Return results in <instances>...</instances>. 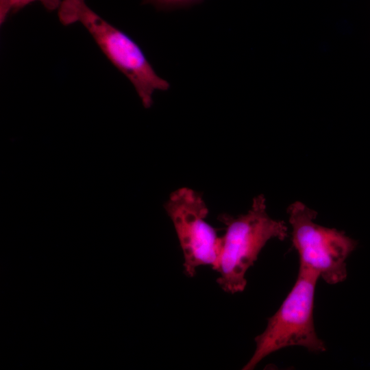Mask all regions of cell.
<instances>
[{
	"instance_id": "5",
	"label": "cell",
	"mask_w": 370,
	"mask_h": 370,
	"mask_svg": "<svg viewBox=\"0 0 370 370\" xmlns=\"http://www.w3.org/2000/svg\"><path fill=\"white\" fill-rule=\"evenodd\" d=\"M164 208L183 252L185 273L192 278L203 265L214 269L222 238L205 220L208 210L201 195L190 188H180L171 194Z\"/></svg>"
},
{
	"instance_id": "1",
	"label": "cell",
	"mask_w": 370,
	"mask_h": 370,
	"mask_svg": "<svg viewBox=\"0 0 370 370\" xmlns=\"http://www.w3.org/2000/svg\"><path fill=\"white\" fill-rule=\"evenodd\" d=\"M219 221L225 225V233L219 261L214 269L219 273L217 283L229 293L245 290L247 271L257 260L265 245L274 238L283 241L288 227L283 221L272 219L267 212L265 198H254L245 214L232 217L222 214Z\"/></svg>"
},
{
	"instance_id": "6",
	"label": "cell",
	"mask_w": 370,
	"mask_h": 370,
	"mask_svg": "<svg viewBox=\"0 0 370 370\" xmlns=\"http://www.w3.org/2000/svg\"><path fill=\"white\" fill-rule=\"evenodd\" d=\"M40 2L48 11L58 10L61 0H0V23L2 24L10 13H16L27 5Z\"/></svg>"
},
{
	"instance_id": "4",
	"label": "cell",
	"mask_w": 370,
	"mask_h": 370,
	"mask_svg": "<svg viewBox=\"0 0 370 370\" xmlns=\"http://www.w3.org/2000/svg\"><path fill=\"white\" fill-rule=\"evenodd\" d=\"M288 214L299 269L313 272L331 285L344 281L346 260L356 247V241L343 232L315 223L317 212L301 202L293 203Z\"/></svg>"
},
{
	"instance_id": "3",
	"label": "cell",
	"mask_w": 370,
	"mask_h": 370,
	"mask_svg": "<svg viewBox=\"0 0 370 370\" xmlns=\"http://www.w3.org/2000/svg\"><path fill=\"white\" fill-rule=\"evenodd\" d=\"M319 279L313 272L299 269L293 288L268 319L264 330L255 338L256 349L243 369H254L265 357L288 347H303L314 353L325 351L323 341L315 331L313 318Z\"/></svg>"
},
{
	"instance_id": "2",
	"label": "cell",
	"mask_w": 370,
	"mask_h": 370,
	"mask_svg": "<svg viewBox=\"0 0 370 370\" xmlns=\"http://www.w3.org/2000/svg\"><path fill=\"white\" fill-rule=\"evenodd\" d=\"M58 15L64 25L79 22L85 27L112 64L132 82L145 108L152 106L156 90L169 89L170 84L158 75L138 44L91 10L85 0H62Z\"/></svg>"
},
{
	"instance_id": "7",
	"label": "cell",
	"mask_w": 370,
	"mask_h": 370,
	"mask_svg": "<svg viewBox=\"0 0 370 370\" xmlns=\"http://www.w3.org/2000/svg\"><path fill=\"white\" fill-rule=\"evenodd\" d=\"M202 1L203 0H143V3L152 4L158 10H170L176 8H188Z\"/></svg>"
}]
</instances>
